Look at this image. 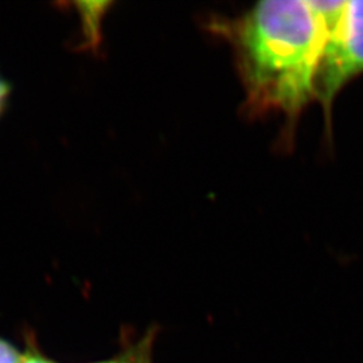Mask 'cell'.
<instances>
[{"instance_id": "obj_1", "label": "cell", "mask_w": 363, "mask_h": 363, "mask_svg": "<svg viewBox=\"0 0 363 363\" xmlns=\"http://www.w3.org/2000/svg\"><path fill=\"white\" fill-rule=\"evenodd\" d=\"M233 48L249 116L279 113L292 127L312 100L327 30L311 1L271 0L234 19H210Z\"/></svg>"}, {"instance_id": "obj_2", "label": "cell", "mask_w": 363, "mask_h": 363, "mask_svg": "<svg viewBox=\"0 0 363 363\" xmlns=\"http://www.w3.org/2000/svg\"><path fill=\"white\" fill-rule=\"evenodd\" d=\"M363 73V0L346 1L345 11L327 30L325 49L316 76V100L322 104L325 121L337 93Z\"/></svg>"}, {"instance_id": "obj_3", "label": "cell", "mask_w": 363, "mask_h": 363, "mask_svg": "<svg viewBox=\"0 0 363 363\" xmlns=\"http://www.w3.org/2000/svg\"><path fill=\"white\" fill-rule=\"evenodd\" d=\"M155 334L148 333L139 340L128 343L111 359L96 363H152V347Z\"/></svg>"}, {"instance_id": "obj_4", "label": "cell", "mask_w": 363, "mask_h": 363, "mask_svg": "<svg viewBox=\"0 0 363 363\" xmlns=\"http://www.w3.org/2000/svg\"><path fill=\"white\" fill-rule=\"evenodd\" d=\"M25 352L18 350L13 343L0 337V363H22Z\"/></svg>"}, {"instance_id": "obj_5", "label": "cell", "mask_w": 363, "mask_h": 363, "mask_svg": "<svg viewBox=\"0 0 363 363\" xmlns=\"http://www.w3.org/2000/svg\"><path fill=\"white\" fill-rule=\"evenodd\" d=\"M11 94V85L7 82V79L0 74V116L7 108V103Z\"/></svg>"}, {"instance_id": "obj_6", "label": "cell", "mask_w": 363, "mask_h": 363, "mask_svg": "<svg viewBox=\"0 0 363 363\" xmlns=\"http://www.w3.org/2000/svg\"><path fill=\"white\" fill-rule=\"evenodd\" d=\"M22 363H57L49 359L48 357L39 354L38 351L34 350V349H27L25 351V358H23V362Z\"/></svg>"}]
</instances>
